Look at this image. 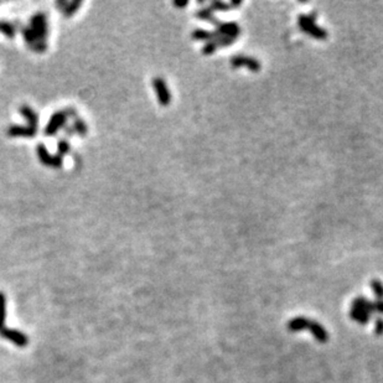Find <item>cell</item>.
<instances>
[{
    "label": "cell",
    "mask_w": 383,
    "mask_h": 383,
    "mask_svg": "<svg viewBox=\"0 0 383 383\" xmlns=\"http://www.w3.org/2000/svg\"><path fill=\"white\" fill-rule=\"evenodd\" d=\"M30 29L34 33V36H35L36 44L44 40L47 35V24H46V18H45V15L36 14L35 17L31 19Z\"/></svg>",
    "instance_id": "2"
},
{
    "label": "cell",
    "mask_w": 383,
    "mask_h": 383,
    "mask_svg": "<svg viewBox=\"0 0 383 383\" xmlns=\"http://www.w3.org/2000/svg\"><path fill=\"white\" fill-rule=\"evenodd\" d=\"M5 318V297L3 293H0V329L4 327Z\"/></svg>",
    "instance_id": "11"
},
{
    "label": "cell",
    "mask_w": 383,
    "mask_h": 383,
    "mask_svg": "<svg viewBox=\"0 0 383 383\" xmlns=\"http://www.w3.org/2000/svg\"><path fill=\"white\" fill-rule=\"evenodd\" d=\"M36 153H38V157L40 159V162L46 166H52L55 169H59L62 165V155L56 154L51 155L47 152L46 147L44 144H39L36 147Z\"/></svg>",
    "instance_id": "1"
},
{
    "label": "cell",
    "mask_w": 383,
    "mask_h": 383,
    "mask_svg": "<svg viewBox=\"0 0 383 383\" xmlns=\"http://www.w3.org/2000/svg\"><path fill=\"white\" fill-rule=\"evenodd\" d=\"M153 86H154L155 92H157L159 102L162 103L163 105H168L169 103H170V92H169L168 86H166L165 82L163 81V78L155 77L154 81H153Z\"/></svg>",
    "instance_id": "5"
},
{
    "label": "cell",
    "mask_w": 383,
    "mask_h": 383,
    "mask_svg": "<svg viewBox=\"0 0 383 383\" xmlns=\"http://www.w3.org/2000/svg\"><path fill=\"white\" fill-rule=\"evenodd\" d=\"M73 132L78 133L80 136H86V134L88 133V126H87V124L82 119H80V118H76L75 124H73Z\"/></svg>",
    "instance_id": "9"
},
{
    "label": "cell",
    "mask_w": 383,
    "mask_h": 383,
    "mask_svg": "<svg viewBox=\"0 0 383 383\" xmlns=\"http://www.w3.org/2000/svg\"><path fill=\"white\" fill-rule=\"evenodd\" d=\"M373 308L374 310L379 311V313L383 314V300H378L376 304H373Z\"/></svg>",
    "instance_id": "15"
},
{
    "label": "cell",
    "mask_w": 383,
    "mask_h": 383,
    "mask_svg": "<svg viewBox=\"0 0 383 383\" xmlns=\"http://www.w3.org/2000/svg\"><path fill=\"white\" fill-rule=\"evenodd\" d=\"M0 334H2L5 339L10 340V341L14 342L15 345L21 346V347L26 346L29 342L28 337H26L24 334H21L20 331H18V330H12V329H8V327H3V329H0Z\"/></svg>",
    "instance_id": "4"
},
{
    "label": "cell",
    "mask_w": 383,
    "mask_h": 383,
    "mask_svg": "<svg viewBox=\"0 0 383 383\" xmlns=\"http://www.w3.org/2000/svg\"><path fill=\"white\" fill-rule=\"evenodd\" d=\"M0 33H4L9 38H14L15 26L9 21H0Z\"/></svg>",
    "instance_id": "8"
},
{
    "label": "cell",
    "mask_w": 383,
    "mask_h": 383,
    "mask_svg": "<svg viewBox=\"0 0 383 383\" xmlns=\"http://www.w3.org/2000/svg\"><path fill=\"white\" fill-rule=\"evenodd\" d=\"M70 149H71V145L67 141H60L59 142V154L60 155L67 154V153L70 152Z\"/></svg>",
    "instance_id": "13"
},
{
    "label": "cell",
    "mask_w": 383,
    "mask_h": 383,
    "mask_svg": "<svg viewBox=\"0 0 383 383\" xmlns=\"http://www.w3.org/2000/svg\"><path fill=\"white\" fill-rule=\"evenodd\" d=\"M20 113L24 118H25L26 121H28V125L31 126V128L38 129L39 126V115L36 114L35 110L33 109L29 105H21L20 107Z\"/></svg>",
    "instance_id": "7"
},
{
    "label": "cell",
    "mask_w": 383,
    "mask_h": 383,
    "mask_svg": "<svg viewBox=\"0 0 383 383\" xmlns=\"http://www.w3.org/2000/svg\"><path fill=\"white\" fill-rule=\"evenodd\" d=\"M38 132V129L31 128L29 125H12L8 129V134L10 137H26V138H31Z\"/></svg>",
    "instance_id": "6"
},
{
    "label": "cell",
    "mask_w": 383,
    "mask_h": 383,
    "mask_svg": "<svg viewBox=\"0 0 383 383\" xmlns=\"http://www.w3.org/2000/svg\"><path fill=\"white\" fill-rule=\"evenodd\" d=\"M81 4H82L81 2H77V0H76V2H72V3H70V4L66 5V8H65L66 17H71V15L75 14V13L78 10V8L81 7Z\"/></svg>",
    "instance_id": "10"
},
{
    "label": "cell",
    "mask_w": 383,
    "mask_h": 383,
    "mask_svg": "<svg viewBox=\"0 0 383 383\" xmlns=\"http://www.w3.org/2000/svg\"><path fill=\"white\" fill-rule=\"evenodd\" d=\"M67 118V110H61V112H56L55 114H52L51 119H50L49 124H47L46 128H45V134H46V136H54V134H56L57 132L65 125Z\"/></svg>",
    "instance_id": "3"
},
{
    "label": "cell",
    "mask_w": 383,
    "mask_h": 383,
    "mask_svg": "<svg viewBox=\"0 0 383 383\" xmlns=\"http://www.w3.org/2000/svg\"><path fill=\"white\" fill-rule=\"evenodd\" d=\"M376 334L377 335H382L383 334V320L382 319H378L376 324Z\"/></svg>",
    "instance_id": "14"
},
{
    "label": "cell",
    "mask_w": 383,
    "mask_h": 383,
    "mask_svg": "<svg viewBox=\"0 0 383 383\" xmlns=\"http://www.w3.org/2000/svg\"><path fill=\"white\" fill-rule=\"evenodd\" d=\"M372 289H373V293L379 298V299H383V285L379 282H372Z\"/></svg>",
    "instance_id": "12"
}]
</instances>
